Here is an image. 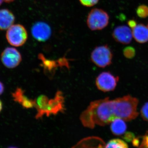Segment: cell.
<instances>
[{
    "label": "cell",
    "mask_w": 148,
    "mask_h": 148,
    "mask_svg": "<svg viewBox=\"0 0 148 148\" xmlns=\"http://www.w3.org/2000/svg\"><path fill=\"white\" fill-rule=\"evenodd\" d=\"M116 118L113 100L108 97L91 102L80 116L83 125L91 129L110 124Z\"/></svg>",
    "instance_id": "obj_1"
},
{
    "label": "cell",
    "mask_w": 148,
    "mask_h": 148,
    "mask_svg": "<svg viewBox=\"0 0 148 148\" xmlns=\"http://www.w3.org/2000/svg\"><path fill=\"white\" fill-rule=\"evenodd\" d=\"M114 114L116 118H120L125 121L135 119L139 115L137 107L139 103L138 98L128 95L113 100Z\"/></svg>",
    "instance_id": "obj_2"
},
{
    "label": "cell",
    "mask_w": 148,
    "mask_h": 148,
    "mask_svg": "<svg viewBox=\"0 0 148 148\" xmlns=\"http://www.w3.org/2000/svg\"><path fill=\"white\" fill-rule=\"evenodd\" d=\"M64 102V96L61 91L57 92L55 97L49 100L45 95H41L35 101L34 107L38 112L36 118L38 119L44 115L48 116L63 112Z\"/></svg>",
    "instance_id": "obj_3"
},
{
    "label": "cell",
    "mask_w": 148,
    "mask_h": 148,
    "mask_svg": "<svg viewBox=\"0 0 148 148\" xmlns=\"http://www.w3.org/2000/svg\"><path fill=\"white\" fill-rule=\"evenodd\" d=\"M110 16L106 12L99 8L92 9L88 15L87 24L92 31L101 30L109 24Z\"/></svg>",
    "instance_id": "obj_4"
},
{
    "label": "cell",
    "mask_w": 148,
    "mask_h": 148,
    "mask_svg": "<svg viewBox=\"0 0 148 148\" xmlns=\"http://www.w3.org/2000/svg\"><path fill=\"white\" fill-rule=\"evenodd\" d=\"M6 37L10 45L18 47L24 45L26 42L28 33L24 26L21 24H15L9 28Z\"/></svg>",
    "instance_id": "obj_5"
},
{
    "label": "cell",
    "mask_w": 148,
    "mask_h": 148,
    "mask_svg": "<svg viewBox=\"0 0 148 148\" xmlns=\"http://www.w3.org/2000/svg\"><path fill=\"white\" fill-rule=\"evenodd\" d=\"M113 54L108 45L97 47L92 51L90 56L91 61L96 66L105 68L112 63Z\"/></svg>",
    "instance_id": "obj_6"
},
{
    "label": "cell",
    "mask_w": 148,
    "mask_h": 148,
    "mask_svg": "<svg viewBox=\"0 0 148 148\" xmlns=\"http://www.w3.org/2000/svg\"><path fill=\"white\" fill-rule=\"evenodd\" d=\"M119 77H115L109 72L100 74L96 78L95 84L99 90L104 92L114 90L118 82Z\"/></svg>",
    "instance_id": "obj_7"
},
{
    "label": "cell",
    "mask_w": 148,
    "mask_h": 148,
    "mask_svg": "<svg viewBox=\"0 0 148 148\" xmlns=\"http://www.w3.org/2000/svg\"><path fill=\"white\" fill-rule=\"evenodd\" d=\"M21 59V55L19 51L13 47L6 48L1 55L2 62L8 69H14L18 66Z\"/></svg>",
    "instance_id": "obj_8"
},
{
    "label": "cell",
    "mask_w": 148,
    "mask_h": 148,
    "mask_svg": "<svg viewBox=\"0 0 148 148\" xmlns=\"http://www.w3.org/2000/svg\"><path fill=\"white\" fill-rule=\"evenodd\" d=\"M33 37L39 42H45L50 38L51 30L49 25L45 22L39 21L33 25L32 28Z\"/></svg>",
    "instance_id": "obj_9"
},
{
    "label": "cell",
    "mask_w": 148,
    "mask_h": 148,
    "mask_svg": "<svg viewBox=\"0 0 148 148\" xmlns=\"http://www.w3.org/2000/svg\"><path fill=\"white\" fill-rule=\"evenodd\" d=\"M112 35L116 41L124 45L128 44L131 42L133 37L132 31L125 25L116 27Z\"/></svg>",
    "instance_id": "obj_10"
},
{
    "label": "cell",
    "mask_w": 148,
    "mask_h": 148,
    "mask_svg": "<svg viewBox=\"0 0 148 148\" xmlns=\"http://www.w3.org/2000/svg\"><path fill=\"white\" fill-rule=\"evenodd\" d=\"M132 34L137 42L145 43L148 41V27L143 24H137L132 29Z\"/></svg>",
    "instance_id": "obj_11"
},
{
    "label": "cell",
    "mask_w": 148,
    "mask_h": 148,
    "mask_svg": "<svg viewBox=\"0 0 148 148\" xmlns=\"http://www.w3.org/2000/svg\"><path fill=\"white\" fill-rule=\"evenodd\" d=\"M15 17L13 13L8 9L0 10V30H5L13 25Z\"/></svg>",
    "instance_id": "obj_12"
},
{
    "label": "cell",
    "mask_w": 148,
    "mask_h": 148,
    "mask_svg": "<svg viewBox=\"0 0 148 148\" xmlns=\"http://www.w3.org/2000/svg\"><path fill=\"white\" fill-rule=\"evenodd\" d=\"M14 100L20 103L24 108H31L34 107L35 101L30 100L24 95V92L21 88H17L13 94Z\"/></svg>",
    "instance_id": "obj_13"
},
{
    "label": "cell",
    "mask_w": 148,
    "mask_h": 148,
    "mask_svg": "<svg viewBox=\"0 0 148 148\" xmlns=\"http://www.w3.org/2000/svg\"><path fill=\"white\" fill-rule=\"evenodd\" d=\"M124 120L117 118L111 123L110 129L113 134L121 136L126 132L127 125Z\"/></svg>",
    "instance_id": "obj_14"
},
{
    "label": "cell",
    "mask_w": 148,
    "mask_h": 148,
    "mask_svg": "<svg viewBox=\"0 0 148 148\" xmlns=\"http://www.w3.org/2000/svg\"><path fill=\"white\" fill-rule=\"evenodd\" d=\"M106 148H127L128 145L123 140L119 139L111 140L106 145Z\"/></svg>",
    "instance_id": "obj_15"
},
{
    "label": "cell",
    "mask_w": 148,
    "mask_h": 148,
    "mask_svg": "<svg viewBox=\"0 0 148 148\" xmlns=\"http://www.w3.org/2000/svg\"><path fill=\"white\" fill-rule=\"evenodd\" d=\"M136 13L140 18H147L148 16V6L145 5L139 6L137 9Z\"/></svg>",
    "instance_id": "obj_16"
},
{
    "label": "cell",
    "mask_w": 148,
    "mask_h": 148,
    "mask_svg": "<svg viewBox=\"0 0 148 148\" xmlns=\"http://www.w3.org/2000/svg\"><path fill=\"white\" fill-rule=\"evenodd\" d=\"M123 55L126 58L131 59L135 55V50L132 47H127L125 48L123 50Z\"/></svg>",
    "instance_id": "obj_17"
},
{
    "label": "cell",
    "mask_w": 148,
    "mask_h": 148,
    "mask_svg": "<svg viewBox=\"0 0 148 148\" xmlns=\"http://www.w3.org/2000/svg\"><path fill=\"white\" fill-rule=\"evenodd\" d=\"M140 112L143 119L148 121V102L144 104L141 109Z\"/></svg>",
    "instance_id": "obj_18"
},
{
    "label": "cell",
    "mask_w": 148,
    "mask_h": 148,
    "mask_svg": "<svg viewBox=\"0 0 148 148\" xmlns=\"http://www.w3.org/2000/svg\"><path fill=\"white\" fill-rule=\"evenodd\" d=\"M99 0H79L80 3L84 6L90 7L96 5Z\"/></svg>",
    "instance_id": "obj_19"
},
{
    "label": "cell",
    "mask_w": 148,
    "mask_h": 148,
    "mask_svg": "<svg viewBox=\"0 0 148 148\" xmlns=\"http://www.w3.org/2000/svg\"><path fill=\"white\" fill-rule=\"evenodd\" d=\"M135 138V135L133 132H125L124 133V136L123 138L126 142H132V140Z\"/></svg>",
    "instance_id": "obj_20"
},
{
    "label": "cell",
    "mask_w": 148,
    "mask_h": 148,
    "mask_svg": "<svg viewBox=\"0 0 148 148\" xmlns=\"http://www.w3.org/2000/svg\"><path fill=\"white\" fill-rule=\"evenodd\" d=\"M139 147L140 148H148V131L143 136L142 143Z\"/></svg>",
    "instance_id": "obj_21"
},
{
    "label": "cell",
    "mask_w": 148,
    "mask_h": 148,
    "mask_svg": "<svg viewBox=\"0 0 148 148\" xmlns=\"http://www.w3.org/2000/svg\"><path fill=\"white\" fill-rule=\"evenodd\" d=\"M132 145L134 147H139L140 144V140L138 138H135L132 141Z\"/></svg>",
    "instance_id": "obj_22"
},
{
    "label": "cell",
    "mask_w": 148,
    "mask_h": 148,
    "mask_svg": "<svg viewBox=\"0 0 148 148\" xmlns=\"http://www.w3.org/2000/svg\"><path fill=\"white\" fill-rule=\"evenodd\" d=\"M128 25L130 27L133 29L137 25V22L134 20H130L128 21Z\"/></svg>",
    "instance_id": "obj_23"
},
{
    "label": "cell",
    "mask_w": 148,
    "mask_h": 148,
    "mask_svg": "<svg viewBox=\"0 0 148 148\" xmlns=\"http://www.w3.org/2000/svg\"><path fill=\"white\" fill-rule=\"evenodd\" d=\"M4 89V87L3 84L2 83L0 82V95H1L3 92Z\"/></svg>",
    "instance_id": "obj_24"
},
{
    "label": "cell",
    "mask_w": 148,
    "mask_h": 148,
    "mask_svg": "<svg viewBox=\"0 0 148 148\" xmlns=\"http://www.w3.org/2000/svg\"><path fill=\"white\" fill-rule=\"evenodd\" d=\"M6 3H10L11 2H12L14 1V0H3Z\"/></svg>",
    "instance_id": "obj_25"
},
{
    "label": "cell",
    "mask_w": 148,
    "mask_h": 148,
    "mask_svg": "<svg viewBox=\"0 0 148 148\" xmlns=\"http://www.w3.org/2000/svg\"><path fill=\"white\" fill-rule=\"evenodd\" d=\"M2 109V104L1 101H0V112L1 111Z\"/></svg>",
    "instance_id": "obj_26"
},
{
    "label": "cell",
    "mask_w": 148,
    "mask_h": 148,
    "mask_svg": "<svg viewBox=\"0 0 148 148\" xmlns=\"http://www.w3.org/2000/svg\"><path fill=\"white\" fill-rule=\"evenodd\" d=\"M3 2V0H0V5H1V4Z\"/></svg>",
    "instance_id": "obj_27"
},
{
    "label": "cell",
    "mask_w": 148,
    "mask_h": 148,
    "mask_svg": "<svg viewBox=\"0 0 148 148\" xmlns=\"http://www.w3.org/2000/svg\"></svg>",
    "instance_id": "obj_28"
}]
</instances>
